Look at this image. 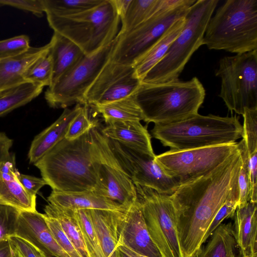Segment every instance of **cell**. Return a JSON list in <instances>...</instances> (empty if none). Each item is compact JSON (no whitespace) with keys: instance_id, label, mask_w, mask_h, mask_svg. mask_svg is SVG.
I'll list each match as a JSON object with an SVG mask.
<instances>
[{"instance_id":"1","label":"cell","mask_w":257,"mask_h":257,"mask_svg":"<svg viewBox=\"0 0 257 257\" xmlns=\"http://www.w3.org/2000/svg\"><path fill=\"white\" fill-rule=\"evenodd\" d=\"M241 165L238 150L214 170L180 185L170 195L184 257H196L214 216L237 182Z\"/></svg>"},{"instance_id":"2","label":"cell","mask_w":257,"mask_h":257,"mask_svg":"<svg viewBox=\"0 0 257 257\" xmlns=\"http://www.w3.org/2000/svg\"><path fill=\"white\" fill-rule=\"evenodd\" d=\"M90 131L74 140L64 138L34 164L52 190L78 192L96 189Z\"/></svg>"},{"instance_id":"3","label":"cell","mask_w":257,"mask_h":257,"mask_svg":"<svg viewBox=\"0 0 257 257\" xmlns=\"http://www.w3.org/2000/svg\"><path fill=\"white\" fill-rule=\"evenodd\" d=\"M143 120L147 123H166L198 113L205 90L198 78L156 84L141 83L134 94Z\"/></svg>"},{"instance_id":"4","label":"cell","mask_w":257,"mask_h":257,"mask_svg":"<svg viewBox=\"0 0 257 257\" xmlns=\"http://www.w3.org/2000/svg\"><path fill=\"white\" fill-rule=\"evenodd\" d=\"M151 132L164 146L183 150L235 143L242 138V126L235 115L197 113L177 121L155 124Z\"/></svg>"},{"instance_id":"5","label":"cell","mask_w":257,"mask_h":257,"mask_svg":"<svg viewBox=\"0 0 257 257\" xmlns=\"http://www.w3.org/2000/svg\"><path fill=\"white\" fill-rule=\"evenodd\" d=\"M203 45L242 54L257 50V0H227L210 18Z\"/></svg>"},{"instance_id":"6","label":"cell","mask_w":257,"mask_h":257,"mask_svg":"<svg viewBox=\"0 0 257 257\" xmlns=\"http://www.w3.org/2000/svg\"><path fill=\"white\" fill-rule=\"evenodd\" d=\"M218 0H197L185 17V23L163 58L141 80V83H161L179 80L193 54L203 45L208 22Z\"/></svg>"},{"instance_id":"7","label":"cell","mask_w":257,"mask_h":257,"mask_svg":"<svg viewBox=\"0 0 257 257\" xmlns=\"http://www.w3.org/2000/svg\"><path fill=\"white\" fill-rule=\"evenodd\" d=\"M54 32L76 44L85 55H91L116 37L120 19L111 0L79 14L64 17L47 16Z\"/></svg>"},{"instance_id":"8","label":"cell","mask_w":257,"mask_h":257,"mask_svg":"<svg viewBox=\"0 0 257 257\" xmlns=\"http://www.w3.org/2000/svg\"><path fill=\"white\" fill-rule=\"evenodd\" d=\"M215 74L221 79L218 96L229 111L257 109V50L222 58Z\"/></svg>"},{"instance_id":"9","label":"cell","mask_w":257,"mask_h":257,"mask_svg":"<svg viewBox=\"0 0 257 257\" xmlns=\"http://www.w3.org/2000/svg\"><path fill=\"white\" fill-rule=\"evenodd\" d=\"M147 229L163 257H184L179 243L175 210L170 195L135 185Z\"/></svg>"},{"instance_id":"10","label":"cell","mask_w":257,"mask_h":257,"mask_svg":"<svg viewBox=\"0 0 257 257\" xmlns=\"http://www.w3.org/2000/svg\"><path fill=\"white\" fill-rule=\"evenodd\" d=\"M115 38L97 52L85 55L69 72L48 87L45 98L52 108H66L85 104V95L101 71L110 60Z\"/></svg>"},{"instance_id":"11","label":"cell","mask_w":257,"mask_h":257,"mask_svg":"<svg viewBox=\"0 0 257 257\" xmlns=\"http://www.w3.org/2000/svg\"><path fill=\"white\" fill-rule=\"evenodd\" d=\"M91 154L97 177L95 190L124 206L137 199L136 186L114 155L108 140L96 127L90 131Z\"/></svg>"},{"instance_id":"12","label":"cell","mask_w":257,"mask_h":257,"mask_svg":"<svg viewBox=\"0 0 257 257\" xmlns=\"http://www.w3.org/2000/svg\"><path fill=\"white\" fill-rule=\"evenodd\" d=\"M238 150L237 143L183 150L170 149L156 161L179 185L209 173Z\"/></svg>"},{"instance_id":"13","label":"cell","mask_w":257,"mask_h":257,"mask_svg":"<svg viewBox=\"0 0 257 257\" xmlns=\"http://www.w3.org/2000/svg\"><path fill=\"white\" fill-rule=\"evenodd\" d=\"M194 3L157 14L133 29L117 35L110 60L134 65L176 21L185 17Z\"/></svg>"},{"instance_id":"14","label":"cell","mask_w":257,"mask_h":257,"mask_svg":"<svg viewBox=\"0 0 257 257\" xmlns=\"http://www.w3.org/2000/svg\"><path fill=\"white\" fill-rule=\"evenodd\" d=\"M114 155L135 185L171 195L179 186L152 156L108 139Z\"/></svg>"},{"instance_id":"15","label":"cell","mask_w":257,"mask_h":257,"mask_svg":"<svg viewBox=\"0 0 257 257\" xmlns=\"http://www.w3.org/2000/svg\"><path fill=\"white\" fill-rule=\"evenodd\" d=\"M141 84L134 65L110 60L86 92L84 105L93 106L124 98L135 94Z\"/></svg>"},{"instance_id":"16","label":"cell","mask_w":257,"mask_h":257,"mask_svg":"<svg viewBox=\"0 0 257 257\" xmlns=\"http://www.w3.org/2000/svg\"><path fill=\"white\" fill-rule=\"evenodd\" d=\"M117 244L149 257H163L150 237L137 199L125 211Z\"/></svg>"},{"instance_id":"17","label":"cell","mask_w":257,"mask_h":257,"mask_svg":"<svg viewBox=\"0 0 257 257\" xmlns=\"http://www.w3.org/2000/svg\"><path fill=\"white\" fill-rule=\"evenodd\" d=\"M15 234L31 243L46 257H70L56 241L44 214L37 211H19Z\"/></svg>"},{"instance_id":"18","label":"cell","mask_w":257,"mask_h":257,"mask_svg":"<svg viewBox=\"0 0 257 257\" xmlns=\"http://www.w3.org/2000/svg\"><path fill=\"white\" fill-rule=\"evenodd\" d=\"M15 155L0 162V205L20 210L36 211V196L27 192L19 182Z\"/></svg>"},{"instance_id":"19","label":"cell","mask_w":257,"mask_h":257,"mask_svg":"<svg viewBox=\"0 0 257 257\" xmlns=\"http://www.w3.org/2000/svg\"><path fill=\"white\" fill-rule=\"evenodd\" d=\"M51 43L32 47L25 53L0 61V94L27 82L26 74L40 58L47 54Z\"/></svg>"},{"instance_id":"20","label":"cell","mask_w":257,"mask_h":257,"mask_svg":"<svg viewBox=\"0 0 257 257\" xmlns=\"http://www.w3.org/2000/svg\"><path fill=\"white\" fill-rule=\"evenodd\" d=\"M81 106L80 104H77L72 109L65 108L55 121L34 138L28 154L30 163L34 165L65 138L69 124L79 112Z\"/></svg>"},{"instance_id":"21","label":"cell","mask_w":257,"mask_h":257,"mask_svg":"<svg viewBox=\"0 0 257 257\" xmlns=\"http://www.w3.org/2000/svg\"><path fill=\"white\" fill-rule=\"evenodd\" d=\"M101 133L107 139L137 151L155 156L151 136L140 121H113L107 124Z\"/></svg>"},{"instance_id":"22","label":"cell","mask_w":257,"mask_h":257,"mask_svg":"<svg viewBox=\"0 0 257 257\" xmlns=\"http://www.w3.org/2000/svg\"><path fill=\"white\" fill-rule=\"evenodd\" d=\"M257 203L250 201L237 207L233 231L241 257H257Z\"/></svg>"},{"instance_id":"23","label":"cell","mask_w":257,"mask_h":257,"mask_svg":"<svg viewBox=\"0 0 257 257\" xmlns=\"http://www.w3.org/2000/svg\"><path fill=\"white\" fill-rule=\"evenodd\" d=\"M126 210L86 209L104 257H109L117 246L119 227Z\"/></svg>"},{"instance_id":"24","label":"cell","mask_w":257,"mask_h":257,"mask_svg":"<svg viewBox=\"0 0 257 257\" xmlns=\"http://www.w3.org/2000/svg\"><path fill=\"white\" fill-rule=\"evenodd\" d=\"M49 203L72 210L101 209L125 211L129 206L121 205L94 190L78 192H62L52 190L48 197Z\"/></svg>"},{"instance_id":"25","label":"cell","mask_w":257,"mask_h":257,"mask_svg":"<svg viewBox=\"0 0 257 257\" xmlns=\"http://www.w3.org/2000/svg\"><path fill=\"white\" fill-rule=\"evenodd\" d=\"M50 42L49 53L53 63L52 85L75 66L85 54L74 42L57 33L54 32Z\"/></svg>"},{"instance_id":"26","label":"cell","mask_w":257,"mask_h":257,"mask_svg":"<svg viewBox=\"0 0 257 257\" xmlns=\"http://www.w3.org/2000/svg\"><path fill=\"white\" fill-rule=\"evenodd\" d=\"M185 23V17L176 21L134 65L141 80L164 56L171 44L180 34Z\"/></svg>"},{"instance_id":"27","label":"cell","mask_w":257,"mask_h":257,"mask_svg":"<svg viewBox=\"0 0 257 257\" xmlns=\"http://www.w3.org/2000/svg\"><path fill=\"white\" fill-rule=\"evenodd\" d=\"M92 107L102 115L106 124L113 121L143 120L142 110L134 94L121 99Z\"/></svg>"},{"instance_id":"28","label":"cell","mask_w":257,"mask_h":257,"mask_svg":"<svg viewBox=\"0 0 257 257\" xmlns=\"http://www.w3.org/2000/svg\"><path fill=\"white\" fill-rule=\"evenodd\" d=\"M45 214L56 219L81 257H89L74 210L50 203L45 206Z\"/></svg>"},{"instance_id":"29","label":"cell","mask_w":257,"mask_h":257,"mask_svg":"<svg viewBox=\"0 0 257 257\" xmlns=\"http://www.w3.org/2000/svg\"><path fill=\"white\" fill-rule=\"evenodd\" d=\"M236 243L231 223L221 224L211 234L207 244L196 257H230Z\"/></svg>"},{"instance_id":"30","label":"cell","mask_w":257,"mask_h":257,"mask_svg":"<svg viewBox=\"0 0 257 257\" xmlns=\"http://www.w3.org/2000/svg\"><path fill=\"white\" fill-rule=\"evenodd\" d=\"M43 88L38 84L26 82L0 94V117L31 102Z\"/></svg>"},{"instance_id":"31","label":"cell","mask_w":257,"mask_h":257,"mask_svg":"<svg viewBox=\"0 0 257 257\" xmlns=\"http://www.w3.org/2000/svg\"><path fill=\"white\" fill-rule=\"evenodd\" d=\"M159 0H132L130 6L120 19L121 27L117 35L137 27L157 14Z\"/></svg>"},{"instance_id":"32","label":"cell","mask_w":257,"mask_h":257,"mask_svg":"<svg viewBox=\"0 0 257 257\" xmlns=\"http://www.w3.org/2000/svg\"><path fill=\"white\" fill-rule=\"evenodd\" d=\"M104 0H43L47 16L64 17L91 9Z\"/></svg>"},{"instance_id":"33","label":"cell","mask_w":257,"mask_h":257,"mask_svg":"<svg viewBox=\"0 0 257 257\" xmlns=\"http://www.w3.org/2000/svg\"><path fill=\"white\" fill-rule=\"evenodd\" d=\"M89 257H104L86 209L73 210Z\"/></svg>"},{"instance_id":"34","label":"cell","mask_w":257,"mask_h":257,"mask_svg":"<svg viewBox=\"0 0 257 257\" xmlns=\"http://www.w3.org/2000/svg\"><path fill=\"white\" fill-rule=\"evenodd\" d=\"M52 60L48 53L40 58L29 68L25 75V80L27 82L49 87L52 83Z\"/></svg>"},{"instance_id":"35","label":"cell","mask_w":257,"mask_h":257,"mask_svg":"<svg viewBox=\"0 0 257 257\" xmlns=\"http://www.w3.org/2000/svg\"><path fill=\"white\" fill-rule=\"evenodd\" d=\"M241 165L238 177L239 198L237 207L245 205L249 200L250 179L248 153L242 140L237 143Z\"/></svg>"},{"instance_id":"36","label":"cell","mask_w":257,"mask_h":257,"mask_svg":"<svg viewBox=\"0 0 257 257\" xmlns=\"http://www.w3.org/2000/svg\"><path fill=\"white\" fill-rule=\"evenodd\" d=\"M238 198L239 189L237 180V182L232 187L228 198L211 222L204 235L203 243L225 219L233 217L235 210L237 208Z\"/></svg>"},{"instance_id":"37","label":"cell","mask_w":257,"mask_h":257,"mask_svg":"<svg viewBox=\"0 0 257 257\" xmlns=\"http://www.w3.org/2000/svg\"><path fill=\"white\" fill-rule=\"evenodd\" d=\"M88 106L83 105L78 114L71 122L65 138L69 141L74 140L96 127V122L89 117Z\"/></svg>"},{"instance_id":"38","label":"cell","mask_w":257,"mask_h":257,"mask_svg":"<svg viewBox=\"0 0 257 257\" xmlns=\"http://www.w3.org/2000/svg\"><path fill=\"white\" fill-rule=\"evenodd\" d=\"M243 117L242 140L248 155L257 152V109H245Z\"/></svg>"},{"instance_id":"39","label":"cell","mask_w":257,"mask_h":257,"mask_svg":"<svg viewBox=\"0 0 257 257\" xmlns=\"http://www.w3.org/2000/svg\"><path fill=\"white\" fill-rule=\"evenodd\" d=\"M30 47L29 37L25 35L0 40V61L20 55Z\"/></svg>"},{"instance_id":"40","label":"cell","mask_w":257,"mask_h":257,"mask_svg":"<svg viewBox=\"0 0 257 257\" xmlns=\"http://www.w3.org/2000/svg\"><path fill=\"white\" fill-rule=\"evenodd\" d=\"M20 210L14 207L0 205V242L8 240L15 234Z\"/></svg>"},{"instance_id":"41","label":"cell","mask_w":257,"mask_h":257,"mask_svg":"<svg viewBox=\"0 0 257 257\" xmlns=\"http://www.w3.org/2000/svg\"><path fill=\"white\" fill-rule=\"evenodd\" d=\"M45 221L55 239L60 247L70 257H81L55 218L44 214Z\"/></svg>"},{"instance_id":"42","label":"cell","mask_w":257,"mask_h":257,"mask_svg":"<svg viewBox=\"0 0 257 257\" xmlns=\"http://www.w3.org/2000/svg\"><path fill=\"white\" fill-rule=\"evenodd\" d=\"M0 6H9L41 17L45 13L43 0H0Z\"/></svg>"},{"instance_id":"43","label":"cell","mask_w":257,"mask_h":257,"mask_svg":"<svg viewBox=\"0 0 257 257\" xmlns=\"http://www.w3.org/2000/svg\"><path fill=\"white\" fill-rule=\"evenodd\" d=\"M10 245L15 247L23 257H46L41 250L26 239L13 234L8 238Z\"/></svg>"},{"instance_id":"44","label":"cell","mask_w":257,"mask_h":257,"mask_svg":"<svg viewBox=\"0 0 257 257\" xmlns=\"http://www.w3.org/2000/svg\"><path fill=\"white\" fill-rule=\"evenodd\" d=\"M17 178L24 189L33 196H36L40 189L47 185L46 181L42 178L36 177L19 172L17 174Z\"/></svg>"},{"instance_id":"45","label":"cell","mask_w":257,"mask_h":257,"mask_svg":"<svg viewBox=\"0 0 257 257\" xmlns=\"http://www.w3.org/2000/svg\"><path fill=\"white\" fill-rule=\"evenodd\" d=\"M248 156L250 179L249 201L257 203V152Z\"/></svg>"},{"instance_id":"46","label":"cell","mask_w":257,"mask_h":257,"mask_svg":"<svg viewBox=\"0 0 257 257\" xmlns=\"http://www.w3.org/2000/svg\"><path fill=\"white\" fill-rule=\"evenodd\" d=\"M13 141L5 133L0 132V162L8 159L12 153L10 152Z\"/></svg>"},{"instance_id":"47","label":"cell","mask_w":257,"mask_h":257,"mask_svg":"<svg viewBox=\"0 0 257 257\" xmlns=\"http://www.w3.org/2000/svg\"><path fill=\"white\" fill-rule=\"evenodd\" d=\"M131 1L132 0H111L120 19L125 14Z\"/></svg>"},{"instance_id":"48","label":"cell","mask_w":257,"mask_h":257,"mask_svg":"<svg viewBox=\"0 0 257 257\" xmlns=\"http://www.w3.org/2000/svg\"><path fill=\"white\" fill-rule=\"evenodd\" d=\"M10 250L8 240L0 242V257H9Z\"/></svg>"},{"instance_id":"49","label":"cell","mask_w":257,"mask_h":257,"mask_svg":"<svg viewBox=\"0 0 257 257\" xmlns=\"http://www.w3.org/2000/svg\"><path fill=\"white\" fill-rule=\"evenodd\" d=\"M116 248L119 250L122 251L127 254L130 255L131 257H149L141 254H140L138 252H136L131 249L127 248L126 247L122 245H118L116 247Z\"/></svg>"},{"instance_id":"50","label":"cell","mask_w":257,"mask_h":257,"mask_svg":"<svg viewBox=\"0 0 257 257\" xmlns=\"http://www.w3.org/2000/svg\"><path fill=\"white\" fill-rule=\"evenodd\" d=\"M10 245L11 247V250L9 257H23L21 253L15 247L10 244Z\"/></svg>"},{"instance_id":"51","label":"cell","mask_w":257,"mask_h":257,"mask_svg":"<svg viewBox=\"0 0 257 257\" xmlns=\"http://www.w3.org/2000/svg\"><path fill=\"white\" fill-rule=\"evenodd\" d=\"M109 257H120V255L118 249L116 248Z\"/></svg>"},{"instance_id":"52","label":"cell","mask_w":257,"mask_h":257,"mask_svg":"<svg viewBox=\"0 0 257 257\" xmlns=\"http://www.w3.org/2000/svg\"><path fill=\"white\" fill-rule=\"evenodd\" d=\"M118 250L119 252L120 257H131L130 255L127 254L126 253H125L122 251L119 250L118 249Z\"/></svg>"},{"instance_id":"53","label":"cell","mask_w":257,"mask_h":257,"mask_svg":"<svg viewBox=\"0 0 257 257\" xmlns=\"http://www.w3.org/2000/svg\"><path fill=\"white\" fill-rule=\"evenodd\" d=\"M230 257H238L235 254V252L233 254H232Z\"/></svg>"}]
</instances>
